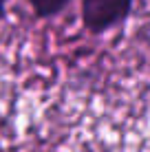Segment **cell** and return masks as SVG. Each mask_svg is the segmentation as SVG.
<instances>
[{
  "label": "cell",
  "instance_id": "cell-2",
  "mask_svg": "<svg viewBox=\"0 0 150 152\" xmlns=\"http://www.w3.org/2000/svg\"><path fill=\"white\" fill-rule=\"evenodd\" d=\"M31 9H33L35 18L46 20V18H55L71 4V0H29Z\"/></svg>",
  "mask_w": 150,
  "mask_h": 152
},
{
  "label": "cell",
  "instance_id": "cell-1",
  "mask_svg": "<svg viewBox=\"0 0 150 152\" xmlns=\"http://www.w3.org/2000/svg\"><path fill=\"white\" fill-rule=\"evenodd\" d=\"M135 0H82V24L93 35L124 24L132 13Z\"/></svg>",
  "mask_w": 150,
  "mask_h": 152
},
{
  "label": "cell",
  "instance_id": "cell-3",
  "mask_svg": "<svg viewBox=\"0 0 150 152\" xmlns=\"http://www.w3.org/2000/svg\"><path fill=\"white\" fill-rule=\"evenodd\" d=\"M4 13H7V0H0V22H2Z\"/></svg>",
  "mask_w": 150,
  "mask_h": 152
}]
</instances>
